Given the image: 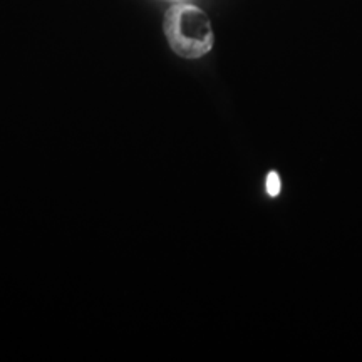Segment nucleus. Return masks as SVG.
<instances>
[{
    "label": "nucleus",
    "mask_w": 362,
    "mask_h": 362,
    "mask_svg": "<svg viewBox=\"0 0 362 362\" xmlns=\"http://www.w3.org/2000/svg\"><path fill=\"white\" fill-rule=\"evenodd\" d=\"M163 30L171 51L183 59H200L211 51L215 34L211 22L200 7L175 4L165 13Z\"/></svg>",
    "instance_id": "nucleus-1"
},
{
    "label": "nucleus",
    "mask_w": 362,
    "mask_h": 362,
    "mask_svg": "<svg viewBox=\"0 0 362 362\" xmlns=\"http://www.w3.org/2000/svg\"><path fill=\"white\" fill-rule=\"evenodd\" d=\"M265 192L272 198L279 197L280 192H282V180H280L277 171H269V173H267V176H265Z\"/></svg>",
    "instance_id": "nucleus-2"
}]
</instances>
